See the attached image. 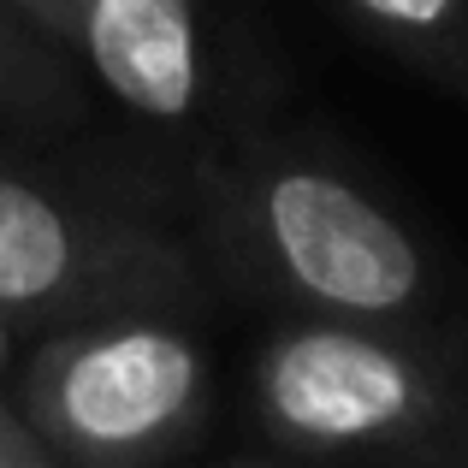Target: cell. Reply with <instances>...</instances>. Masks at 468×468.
<instances>
[{
	"mask_svg": "<svg viewBox=\"0 0 468 468\" xmlns=\"http://www.w3.org/2000/svg\"><path fill=\"white\" fill-rule=\"evenodd\" d=\"M6 362H12V326L0 320V367H6Z\"/></svg>",
	"mask_w": 468,
	"mask_h": 468,
	"instance_id": "10",
	"label": "cell"
},
{
	"mask_svg": "<svg viewBox=\"0 0 468 468\" xmlns=\"http://www.w3.org/2000/svg\"><path fill=\"white\" fill-rule=\"evenodd\" d=\"M255 410L303 457H468V379L410 326L291 320L255 350Z\"/></svg>",
	"mask_w": 468,
	"mask_h": 468,
	"instance_id": "2",
	"label": "cell"
},
{
	"mask_svg": "<svg viewBox=\"0 0 468 468\" xmlns=\"http://www.w3.org/2000/svg\"><path fill=\"white\" fill-rule=\"evenodd\" d=\"M238 468H291V463H238Z\"/></svg>",
	"mask_w": 468,
	"mask_h": 468,
	"instance_id": "11",
	"label": "cell"
},
{
	"mask_svg": "<svg viewBox=\"0 0 468 468\" xmlns=\"http://www.w3.org/2000/svg\"><path fill=\"white\" fill-rule=\"evenodd\" d=\"M374 42L468 90V0H338Z\"/></svg>",
	"mask_w": 468,
	"mask_h": 468,
	"instance_id": "7",
	"label": "cell"
},
{
	"mask_svg": "<svg viewBox=\"0 0 468 468\" xmlns=\"http://www.w3.org/2000/svg\"><path fill=\"white\" fill-rule=\"evenodd\" d=\"M202 196L214 238L273 297L320 320L410 326L433 309V261L415 231L356 178L303 154L207 160Z\"/></svg>",
	"mask_w": 468,
	"mask_h": 468,
	"instance_id": "1",
	"label": "cell"
},
{
	"mask_svg": "<svg viewBox=\"0 0 468 468\" xmlns=\"http://www.w3.org/2000/svg\"><path fill=\"white\" fill-rule=\"evenodd\" d=\"M6 6H18L24 18L36 24V30H48L59 48H66V30H71V12H66V0H6ZM71 54V48H66Z\"/></svg>",
	"mask_w": 468,
	"mask_h": 468,
	"instance_id": "9",
	"label": "cell"
},
{
	"mask_svg": "<svg viewBox=\"0 0 468 468\" xmlns=\"http://www.w3.org/2000/svg\"><path fill=\"white\" fill-rule=\"evenodd\" d=\"M214 367L190 326L113 309L54 326L24 367V421L66 468H160L207 421Z\"/></svg>",
	"mask_w": 468,
	"mask_h": 468,
	"instance_id": "3",
	"label": "cell"
},
{
	"mask_svg": "<svg viewBox=\"0 0 468 468\" xmlns=\"http://www.w3.org/2000/svg\"><path fill=\"white\" fill-rule=\"evenodd\" d=\"M0 468H66L48 451V439L24 421V410L0 403Z\"/></svg>",
	"mask_w": 468,
	"mask_h": 468,
	"instance_id": "8",
	"label": "cell"
},
{
	"mask_svg": "<svg viewBox=\"0 0 468 468\" xmlns=\"http://www.w3.org/2000/svg\"><path fill=\"white\" fill-rule=\"evenodd\" d=\"M66 48L131 119L184 125L207 101V30L196 0H66Z\"/></svg>",
	"mask_w": 468,
	"mask_h": 468,
	"instance_id": "5",
	"label": "cell"
},
{
	"mask_svg": "<svg viewBox=\"0 0 468 468\" xmlns=\"http://www.w3.org/2000/svg\"><path fill=\"white\" fill-rule=\"evenodd\" d=\"M184 250L137 214L0 166V320L71 326L184 297Z\"/></svg>",
	"mask_w": 468,
	"mask_h": 468,
	"instance_id": "4",
	"label": "cell"
},
{
	"mask_svg": "<svg viewBox=\"0 0 468 468\" xmlns=\"http://www.w3.org/2000/svg\"><path fill=\"white\" fill-rule=\"evenodd\" d=\"M0 113L12 119L83 113V66L6 0H0Z\"/></svg>",
	"mask_w": 468,
	"mask_h": 468,
	"instance_id": "6",
	"label": "cell"
}]
</instances>
